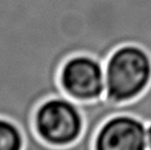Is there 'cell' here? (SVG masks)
Wrapping results in <instances>:
<instances>
[{
	"label": "cell",
	"mask_w": 151,
	"mask_h": 150,
	"mask_svg": "<svg viewBox=\"0 0 151 150\" xmlns=\"http://www.w3.org/2000/svg\"><path fill=\"white\" fill-rule=\"evenodd\" d=\"M25 135L10 118L0 116V150H24Z\"/></svg>",
	"instance_id": "5"
},
{
	"label": "cell",
	"mask_w": 151,
	"mask_h": 150,
	"mask_svg": "<svg viewBox=\"0 0 151 150\" xmlns=\"http://www.w3.org/2000/svg\"><path fill=\"white\" fill-rule=\"evenodd\" d=\"M147 124L132 114L108 117L93 139V150H148Z\"/></svg>",
	"instance_id": "4"
},
{
	"label": "cell",
	"mask_w": 151,
	"mask_h": 150,
	"mask_svg": "<svg viewBox=\"0 0 151 150\" xmlns=\"http://www.w3.org/2000/svg\"><path fill=\"white\" fill-rule=\"evenodd\" d=\"M146 139H147L148 150H151V121L148 123L146 127Z\"/></svg>",
	"instance_id": "6"
},
{
	"label": "cell",
	"mask_w": 151,
	"mask_h": 150,
	"mask_svg": "<svg viewBox=\"0 0 151 150\" xmlns=\"http://www.w3.org/2000/svg\"><path fill=\"white\" fill-rule=\"evenodd\" d=\"M33 130L47 146L65 148L80 141L85 130L81 104L65 95L51 96L41 102L32 118Z\"/></svg>",
	"instance_id": "2"
},
{
	"label": "cell",
	"mask_w": 151,
	"mask_h": 150,
	"mask_svg": "<svg viewBox=\"0 0 151 150\" xmlns=\"http://www.w3.org/2000/svg\"><path fill=\"white\" fill-rule=\"evenodd\" d=\"M59 85L63 95L78 103H92L105 97L104 62L88 54L68 58L59 72Z\"/></svg>",
	"instance_id": "3"
},
{
	"label": "cell",
	"mask_w": 151,
	"mask_h": 150,
	"mask_svg": "<svg viewBox=\"0 0 151 150\" xmlns=\"http://www.w3.org/2000/svg\"><path fill=\"white\" fill-rule=\"evenodd\" d=\"M106 91L103 104L118 106L131 103L151 85V55L137 44H125L104 62Z\"/></svg>",
	"instance_id": "1"
}]
</instances>
